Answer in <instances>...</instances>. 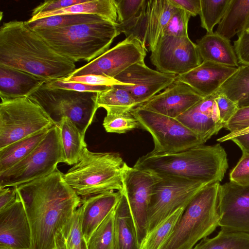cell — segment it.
<instances>
[{"label": "cell", "instance_id": "cell-1", "mask_svg": "<svg viewBox=\"0 0 249 249\" xmlns=\"http://www.w3.org/2000/svg\"><path fill=\"white\" fill-rule=\"evenodd\" d=\"M63 175L57 168L45 177L16 186L31 227V249H54L57 232L81 205Z\"/></svg>", "mask_w": 249, "mask_h": 249}, {"label": "cell", "instance_id": "cell-2", "mask_svg": "<svg viewBox=\"0 0 249 249\" xmlns=\"http://www.w3.org/2000/svg\"><path fill=\"white\" fill-rule=\"evenodd\" d=\"M0 65L47 81L65 78L75 63L57 53L27 21L4 23L0 29Z\"/></svg>", "mask_w": 249, "mask_h": 249}, {"label": "cell", "instance_id": "cell-3", "mask_svg": "<svg viewBox=\"0 0 249 249\" xmlns=\"http://www.w3.org/2000/svg\"><path fill=\"white\" fill-rule=\"evenodd\" d=\"M133 167L157 175L176 176L211 184L222 180L228 163L224 148L216 143L195 146L171 153L151 151L140 157Z\"/></svg>", "mask_w": 249, "mask_h": 249}, {"label": "cell", "instance_id": "cell-4", "mask_svg": "<svg viewBox=\"0 0 249 249\" xmlns=\"http://www.w3.org/2000/svg\"><path fill=\"white\" fill-rule=\"evenodd\" d=\"M116 24L103 19L34 30L61 56L74 63L81 60L89 62L109 50L115 38L120 34Z\"/></svg>", "mask_w": 249, "mask_h": 249}, {"label": "cell", "instance_id": "cell-5", "mask_svg": "<svg viewBox=\"0 0 249 249\" xmlns=\"http://www.w3.org/2000/svg\"><path fill=\"white\" fill-rule=\"evenodd\" d=\"M220 182L209 184L192 198L160 249H193L219 226Z\"/></svg>", "mask_w": 249, "mask_h": 249}, {"label": "cell", "instance_id": "cell-6", "mask_svg": "<svg viewBox=\"0 0 249 249\" xmlns=\"http://www.w3.org/2000/svg\"><path fill=\"white\" fill-rule=\"evenodd\" d=\"M126 165L118 153L94 152L86 148L78 162L64 174L63 178L79 196L122 192Z\"/></svg>", "mask_w": 249, "mask_h": 249}, {"label": "cell", "instance_id": "cell-7", "mask_svg": "<svg viewBox=\"0 0 249 249\" xmlns=\"http://www.w3.org/2000/svg\"><path fill=\"white\" fill-rule=\"evenodd\" d=\"M28 97L40 106L55 124L67 117L84 135L98 108L97 92L53 89L43 84Z\"/></svg>", "mask_w": 249, "mask_h": 249}, {"label": "cell", "instance_id": "cell-8", "mask_svg": "<svg viewBox=\"0 0 249 249\" xmlns=\"http://www.w3.org/2000/svg\"><path fill=\"white\" fill-rule=\"evenodd\" d=\"M1 100L0 149L55 125L29 97Z\"/></svg>", "mask_w": 249, "mask_h": 249}, {"label": "cell", "instance_id": "cell-9", "mask_svg": "<svg viewBox=\"0 0 249 249\" xmlns=\"http://www.w3.org/2000/svg\"><path fill=\"white\" fill-rule=\"evenodd\" d=\"M64 158L58 126H52L37 146L19 162L0 173V188L18 186L53 172Z\"/></svg>", "mask_w": 249, "mask_h": 249}, {"label": "cell", "instance_id": "cell-10", "mask_svg": "<svg viewBox=\"0 0 249 249\" xmlns=\"http://www.w3.org/2000/svg\"><path fill=\"white\" fill-rule=\"evenodd\" d=\"M131 112L140 127L152 137L155 153L180 151L204 144L199 137L176 118L165 116L137 106Z\"/></svg>", "mask_w": 249, "mask_h": 249}, {"label": "cell", "instance_id": "cell-11", "mask_svg": "<svg viewBox=\"0 0 249 249\" xmlns=\"http://www.w3.org/2000/svg\"><path fill=\"white\" fill-rule=\"evenodd\" d=\"M158 176L148 209L147 234L176 210L185 208L194 196L209 184L179 177Z\"/></svg>", "mask_w": 249, "mask_h": 249}, {"label": "cell", "instance_id": "cell-12", "mask_svg": "<svg viewBox=\"0 0 249 249\" xmlns=\"http://www.w3.org/2000/svg\"><path fill=\"white\" fill-rule=\"evenodd\" d=\"M150 60L157 71L177 75L185 73L202 62L196 44L188 36L162 35Z\"/></svg>", "mask_w": 249, "mask_h": 249}, {"label": "cell", "instance_id": "cell-13", "mask_svg": "<svg viewBox=\"0 0 249 249\" xmlns=\"http://www.w3.org/2000/svg\"><path fill=\"white\" fill-rule=\"evenodd\" d=\"M160 177L155 174L125 166L123 178V191L135 224L141 246L147 235L148 209L152 189Z\"/></svg>", "mask_w": 249, "mask_h": 249}, {"label": "cell", "instance_id": "cell-14", "mask_svg": "<svg viewBox=\"0 0 249 249\" xmlns=\"http://www.w3.org/2000/svg\"><path fill=\"white\" fill-rule=\"evenodd\" d=\"M147 50L136 38L126 37L98 57L75 69L69 76L92 74L115 78L131 65L144 61Z\"/></svg>", "mask_w": 249, "mask_h": 249}, {"label": "cell", "instance_id": "cell-15", "mask_svg": "<svg viewBox=\"0 0 249 249\" xmlns=\"http://www.w3.org/2000/svg\"><path fill=\"white\" fill-rule=\"evenodd\" d=\"M218 211L221 229L249 233V185L230 181L220 185Z\"/></svg>", "mask_w": 249, "mask_h": 249}, {"label": "cell", "instance_id": "cell-16", "mask_svg": "<svg viewBox=\"0 0 249 249\" xmlns=\"http://www.w3.org/2000/svg\"><path fill=\"white\" fill-rule=\"evenodd\" d=\"M177 76L153 70L142 61L131 65L114 78L126 85L119 86L129 92L139 106L164 90Z\"/></svg>", "mask_w": 249, "mask_h": 249}, {"label": "cell", "instance_id": "cell-17", "mask_svg": "<svg viewBox=\"0 0 249 249\" xmlns=\"http://www.w3.org/2000/svg\"><path fill=\"white\" fill-rule=\"evenodd\" d=\"M32 233L23 203L18 195L0 211V249H31Z\"/></svg>", "mask_w": 249, "mask_h": 249}, {"label": "cell", "instance_id": "cell-18", "mask_svg": "<svg viewBox=\"0 0 249 249\" xmlns=\"http://www.w3.org/2000/svg\"><path fill=\"white\" fill-rule=\"evenodd\" d=\"M204 98L176 78L163 91L139 106L177 119Z\"/></svg>", "mask_w": 249, "mask_h": 249}, {"label": "cell", "instance_id": "cell-19", "mask_svg": "<svg viewBox=\"0 0 249 249\" xmlns=\"http://www.w3.org/2000/svg\"><path fill=\"white\" fill-rule=\"evenodd\" d=\"M216 93L205 97L177 118L205 143L226 124L220 119L215 102Z\"/></svg>", "mask_w": 249, "mask_h": 249}, {"label": "cell", "instance_id": "cell-20", "mask_svg": "<svg viewBox=\"0 0 249 249\" xmlns=\"http://www.w3.org/2000/svg\"><path fill=\"white\" fill-rule=\"evenodd\" d=\"M237 68L202 61L196 68L178 75L176 78L188 85L205 98L215 93Z\"/></svg>", "mask_w": 249, "mask_h": 249}, {"label": "cell", "instance_id": "cell-21", "mask_svg": "<svg viewBox=\"0 0 249 249\" xmlns=\"http://www.w3.org/2000/svg\"><path fill=\"white\" fill-rule=\"evenodd\" d=\"M121 195L122 192L111 191L86 196L81 201L80 227L86 243L114 209Z\"/></svg>", "mask_w": 249, "mask_h": 249}, {"label": "cell", "instance_id": "cell-22", "mask_svg": "<svg viewBox=\"0 0 249 249\" xmlns=\"http://www.w3.org/2000/svg\"><path fill=\"white\" fill-rule=\"evenodd\" d=\"M47 81L26 72L0 65L1 99L28 97Z\"/></svg>", "mask_w": 249, "mask_h": 249}, {"label": "cell", "instance_id": "cell-23", "mask_svg": "<svg viewBox=\"0 0 249 249\" xmlns=\"http://www.w3.org/2000/svg\"><path fill=\"white\" fill-rule=\"evenodd\" d=\"M135 224L123 191L114 208L113 249H141Z\"/></svg>", "mask_w": 249, "mask_h": 249}, {"label": "cell", "instance_id": "cell-24", "mask_svg": "<svg viewBox=\"0 0 249 249\" xmlns=\"http://www.w3.org/2000/svg\"><path fill=\"white\" fill-rule=\"evenodd\" d=\"M197 47L202 61L238 67L239 62L230 40L215 32L207 33L197 40Z\"/></svg>", "mask_w": 249, "mask_h": 249}, {"label": "cell", "instance_id": "cell-25", "mask_svg": "<svg viewBox=\"0 0 249 249\" xmlns=\"http://www.w3.org/2000/svg\"><path fill=\"white\" fill-rule=\"evenodd\" d=\"M178 8L170 0L147 1L145 37L151 52L155 50L164 28Z\"/></svg>", "mask_w": 249, "mask_h": 249}, {"label": "cell", "instance_id": "cell-26", "mask_svg": "<svg viewBox=\"0 0 249 249\" xmlns=\"http://www.w3.org/2000/svg\"><path fill=\"white\" fill-rule=\"evenodd\" d=\"M66 14H86L99 16L114 24L118 23L115 0H87L85 2L32 17L28 21H33L46 17Z\"/></svg>", "mask_w": 249, "mask_h": 249}, {"label": "cell", "instance_id": "cell-27", "mask_svg": "<svg viewBox=\"0 0 249 249\" xmlns=\"http://www.w3.org/2000/svg\"><path fill=\"white\" fill-rule=\"evenodd\" d=\"M58 126L64 163L74 165L79 160L87 145L85 136L68 118L64 117Z\"/></svg>", "mask_w": 249, "mask_h": 249}, {"label": "cell", "instance_id": "cell-28", "mask_svg": "<svg viewBox=\"0 0 249 249\" xmlns=\"http://www.w3.org/2000/svg\"><path fill=\"white\" fill-rule=\"evenodd\" d=\"M249 18V0H231L215 32L230 40L243 32Z\"/></svg>", "mask_w": 249, "mask_h": 249}, {"label": "cell", "instance_id": "cell-29", "mask_svg": "<svg viewBox=\"0 0 249 249\" xmlns=\"http://www.w3.org/2000/svg\"><path fill=\"white\" fill-rule=\"evenodd\" d=\"M51 127L46 128L0 149V173L13 166L33 151Z\"/></svg>", "mask_w": 249, "mask_h": 249}, {"label": "cell", "instance_id": "cell-30", "mask_svg": "<svg viewBox=\"0 0 249 249\" xmlns=\"http://www.w3.org/2000/svg\"><path fill=\"white\" fill-rule=\"evenodd\" d=\"M227 97L238 108L249 107V65H242L221 85L216 92Z\"/></svg>", "mask_w": 249, "mask_h": 249}, {"label": "cell", "instance_id": "cell-31", "mask_svg": "<svg viewBox=\"0 0 249 249\" xmlns=\"http://www.w3.org/2000/svg\"><path fill=\"white\" fill-rule=\"evenodd\" d=\"M193 249H249V233L221 229L215 236L202 239Z\"/></svg>", "mask_w": 249, "mask_h": 249}, {"label": "cell", "instance_id": "cell-32", "mask_svg": "<svg viewBox=\"0 0 249 249\" xmlns=\"http://www.w3.org/2000/svg\"><path fill=\"white\" fill-rule=\"evenodd\" d=\"M81 212L79 206L57 232L54 238V249H82L84 237L80 227Z\"/></svg>", "mask_w": 249, "mask_h": 249}, {"label": "cell", "instance_id": "cell-33", "mask_svg": "<svg viewBox=\"0 0 249 249\" xmlns=\"http://www.w3.org/2000/svg\"><path fill=\"white\" fill-rule=\"evenodd\" d=\"M97 105L98 108L110 107L128 111L138 106L129 92L119 85L97 92Z\"/></svg>", "mask_w": 249, "mask_h": 249}, {"label": "cell", "instance_id": "cell-34", "mask_svg": "<svg viewBox=\"0 0 249 249\" xmlns=\"http://www.w3.org/2000/svg\"><path fill=\"white\" fill-rule=\"evenodd\" d=\"M107 111L103 125L107 132L124 134L141 128L140 125L130 111L110 107L104 108Z\"/></svg>", "mask_w": 249, "mask_h": 249}, {"label": "cell", "instance_id": "cell-35", "mask_svg": "<svg viewBox=\"0 0 249 249\" xmlns=\"http://www.w3.org/2000/svg\"><path fill=\"white\" fill-rule=\"evenodd\" d=\"M104 18L96 15L66 14L46 17L33 21H27L33 30L63 27L82 23L97 21Z\"/></svg>", "mask_w": 249, "mask_h": 249}, {"label": "cell", "instance_id": "cell-36", "mask_svg": "<svg viewBox=\"0 0 249 249\" xmlns=\"http://www.w3.org/2000/svg\"><path fill=\"white\" fill-rule=\"evenodd\" d=\"M184 209V208L178 209L150 232L141 245V249H160Z\"/></svg>", "mask_w": 249, "mask_h": 249}, {"label": "cell", "instance_id": "cell-37", "mask_svg": "<svg viewBox=\"0 0 249 249\" xmlns=\"http://www.w3.org/2000/svg\"><path fill=\"white\" fill-rule=\"evenodd\" d=\"M231 0H200L201 26L207 33H213L215 25L221 20Z\"/></svg>", "mask_w": 249, "mask_h": 249}, {"label": "cell", "instance_id": "cell-38", "mask_svg": "<svg viewBox=\"0 0 249 249\" xmlns=\"http://www.w3.org/2000/svg\"><path fill=\"white\" fill-rule=\"evenodd\" d=\"M114 211L93 232L87 243L88 249H113Z\"/></svg>", "mask_w": 249, "mask_h": 249}, {"label": "cell", "instance_id": "cell-39", "mask_svg": "<svg viewBox=\"0 0 249 249\" xmlns=\"http://www.w3.org/2000/svg\"><path fill=\"white\" fill-rule=\"evenodd\" d=\"M147 1L145 0L137 15L125 22L116 24L120 34L123 33L126 37L132 36L136 38L145 48L147 43L145 37Z\"/></svg>", "mask_w": 249, "mask_h": 249}, {"label": "cell", "instance_id": "cell-40", "mask_svg": "<svg viewBox=\"0 0 249 249\" xmlns=\"http://www.w3.org/2000/svg\"><path fill=\"white\" fill-rule=\"evenodd\" d=\"M191 17L185 10L178 7L164 28L161 36H188V25Z\"/></svg>", "mask_w": 249, "mask_h": 249}, {"label": "cell", "instance_id": "cell-41", "mask_svg": "<svg viewBox=\"0 0 249 249\" xmlns=\"http://www.w3.org/2000/svg\"><path fill=\"white\" fill-rule=\"evenodd\" d=\"M44 85L53 89H67L80 92H99L107 89L111 87L97 86L79 83L65 81L62 79L49 80Z\"/></svg>", "mask_w": 249, "mask_h": 249}, {"label": "cell", "instance_id": "cell-42", "mask_svg": "<svg viewBox=\"0 0 249 249\" xmlns=\"http://www.w3.org/2000/svg\"><path fill=\"white\" fill-rule=\"evenodd\" d=\"M65 81L72 82L97 86L112 87L126 85L114 78L97 74H87L62 78Z\"/></svg>", "mask_w": 249, "mask_h": 249}, {"label": "cell", "instance_id": "cell-43", "mask_svg": "<svg viewBox=\"0 0 249 249\" xmlns=\"http://www.w3.org/2000/svg\"><path fill=\"white\" fill-rule=\"evenodd\" d=\"M118 23L125 22L137 15L146 0H115Z\"/></svg>", "mask_w": 249, "mask_h": 249}, {"label": "cell", "instance_id": "cell-44", "mask_svg": "<svg viewBox=\"0 0 249 249\" xmlns=\"http://www.w3.org/2000/svg\"><path fill=\"white\" fill-rule=\"evenodd\" d=\"M230 181L240 185H249V154L242 155L230 174Z\"/></svg>", "mask_w": 249, "mask_h": 249}, {"label": "cell", "instance_id": "cell-45", "mask_svg": "<svg viewBox=\"0 0 249 249\" xmlns=\"http://www.w3.org/2000/svg\"><path fill=\"white\" fill-rule=\"evenodd\" d=\"M224 128L232 135L249 128V107L238 108Z\"/></svg>", "mask_w": 249, "mask_h": 249}, {"label": "cell", "instance_id": "cell-46", "mask_svg": "<svg viewBox=\"0 0 249 249\" xmlns=\"http://www.w3.org/2000/svg\"><path fill=\"white\" fill-rule=\"evenodd\" d=\"M87 0H45L33 10L32 16L60 10Z\"/></svg>", "mask_w": 249, "mask_h": 249}, {"label": "cell", "instance_id": "cell-47", "mask_svg": "<svg viewBox=\"0 0 249 249\" xmlns=\"http://www.w3.org/2000/svg\"><path fill=\"white\" fill-rule=\"evenodd\" d=\"M233 48L239 63L249 65V33L243 31L239 33Z\"/></svg>", "mask_w": 249, "mask_h": 249}, {"label": "cell", "instance_id": "cell-48", "mask_svg": "<svg viewBox=\"0 0 249 249\" xmlns=\"http://www.w3.org/2000/svg\"><path fill=\"white\" fill-rule=\"evenodd\" d=\"M215 97L219 116L226 124L238 109L236 104L224 95L218 94Z\"/></svg>", "mask_w": 249, "mask_h": 249}, {"label": "cell", "instance_id": "cell-49", "mask_svg": "<svg viewBox=\"0 0 249 249\" xmlns=\"http://www.w3.org/2000/svg\"><path fill=\"white\" fill-rule=\"evenodd\" d=\"M231 140L241 149L242 153L249 154V128L234 134H228L217 140L219 142Z\"/></svg>", "mask_w": 249, "mask_h": 249}, {"label": "cell", "instance_id": "cell-50", "mask_svg": "<svg viewBox=\"0 0 249 249\" xmlns=\"http://www.w3.org/2000/svg\"><path fill=\"white\" fill-rule=\"evenodd\" d=\"M176 6L180 8L192 17L199 14L200 11V0H170Z\"/></svg>", "mask_w": 249, "mask_h": 249}, {"label": "cell", "instance_id": "cell-51", "mask_svg": "<svg viewBox=\"0 0 249 249\" xmlns=\"http://www.w3.org/2000/svg\"><path fill=\"white\" fill-rule=\"evenodd\" d=\"M17 198L16 186L0 188V211L13 203Z\"/></svg>", "mask_w": 249, "mask_h": 249}, {"label": "cell", "instance_id": "cell-52", "mask_svg": "<svg viewBox=\"0 0 249 249\" xmlns=\"http://www.w3.org/2000/svg\"><path fill=\"white\" fill-rule=\"evenodd\" d=\"M82 249H88L87 247V243L85 241V240L83 239L82 244Z\"/></svg>", "mask_w": 249, "mask_h": 249}, {"label": "cell", "instance_id": "cell-53", "mask_svg": "<svg viewBox=\"0 0 249 249\" xmlns=\"http://www.w3.org/2000/svg\"><path fill=\"white\" fill-rule=\"evenodd\" d=\"M244 31L249 33V18Z\"/></svg>", "mask_w": 249, "mask_h": 249}]
</instances>
